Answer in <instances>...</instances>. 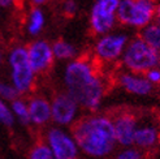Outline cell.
Returning a JSON list of instances; mask_svg holds the SVG:
<instances>
[{
	"label": "cell",
	"instance_id": "cell-20",
	"mask_svg": "<svg viewBox=\"0 0 160 159\" xmlns=\"http://www.w3.org/2000/svg\"><path fill=\"white\" fill-rule=\"evenodd\" d=\"M113 154V159H145V153L135 146L120 147Z\"/></svg>",
	"mask_w": 160,
	"mask_h": 159
},
{
	"label": "cell",
	"instance_id": "cell-5",
	"mask_svg": "<svg viewBox=\"0 0 160 159\" xmlns=\"http://www.w3.org/2000/svg\"><path fill=\"white\" fill-rule=\"evenodd\" d=\"M129 35L124 31H111L97 38L92 44L91 58L99 67L120 64L124 50L129 42Z\"/></svg>",
	"mask_w": 160,
	"mask_h": 159
},
{
	"label": "cell",
	"instance_id": "cell-3",
	"mask_svg": "<svg viewBox=\"0 0 160 159\" xmlns=\"http://www.w3.org/2000/svg\"><path fill=\"white\" fill-rule=\"evenodd\" d=\"M9 81L20 97H29L35 91L38 76L29 64L26 46L16 44L5 55Z\"/></svg>",
	"mask_w": 160,
	"mask_h": 159
},
{
	"label": "cell",
	"instance_id": "cell-28",
	"mask_svg": "<svg viewBox=\"0 0 160 159\" xmlns=\"http://www.w3.org/2000/svg\"><path fill=\"white\" fill-rule=\"evenodd\" d=\"M4 61H5V54H4V51H3L2 47H0V68L3 67Z\"/></svg>",
	"mask_w": 160,
	"mask_h": 159
},
{
	"label": "cell",
	"instance_id": "cell-12",
	"mask_svg": "<svg viewBox=\"0 0 160 159\" xmlns=\"http://www.w3.org/2000/svg\"><path fill=\"white\" fill-rule=\"evenodd\" d=\"M113 123V131L117 146H133L135 129L138 125V112L129 110L117 111L116 114L111 115Z\"/></svg>",
	"mask_w": 160,
	"mask_h": 159
},
{
	"label": "cell",
	"instance_id": "cell-19",
	"mask_svg": "<svg viewBox=\"0 0 160 159\" xmlns=\"http://www.w3.org/2000/svg\"><path fill=\"white\" fill-rule=\"evenodd\" d=\"M28 159H55L50 147L44 141H39L30 147L28 153Z\"/></svg>",
	"mask_w": 160,
	"mask_h": 159
},
{
	"label": "cell",
	"instance_id": "cell-17",
	"mask_svg": "<svg viewBox=\"0 0 160 159\" xmlns=\"http://www.w3.org/2000/svg\"><path fill=\"white\" fill-rule=\"evenodd\" d=\"M139 37L148 46L152 47L156 52L160 54V22L159 21L151 22L145 29H142Z\"/></svg>",
	"mask_w": 160,
	"mask_h": 159
},
{
	"label": "cell",
	"instance_id": "cell-1",
	"mask_svg": "<svg viewBox=\"0 0 160 159\" xmlns=\"http://www.w3.org/2000/svg\"><path fill=\"white\" fill-rule=\"evenodd\" d=\"M62 91L73 98L81 110L97 112L108 93V81L91 56H78L65 63L61 73Z\"/></svg>",
	"mask_w": 160,
	"mask_h": 159
},
{
	"label": "cell",
	"instance_id": "cell-18",
	"mask_svg": "<svg viewBox=\"0 0 160 159\" xmlns=\"http://www.w3.org/2000/svg\"><path fill=\"white\" fill-rule=\"evenodd\" d=\"M11 111L16 123H20L23 125H29V108L28 100L25 97H17L9 103Z\"/></svg>",
	"mask_w": 160,
	"mask_h": 159
},
{
	"label": "cell",
	"instance_id": "cell-11",
	"mask_svg": "<svg viewBox=\"0 0 160 159\" xmlns=\"http://www.w3.org/2000/svg\"><path fill=\"white\" fill-rule=\"evenodd\" d=\"M29 64L37 73V76L46 74L53 65V52L52 46L46 39H34L26 46Z\"/></svg>",
	"mask_w": 160,
	"mask_h": 159
},
{
	"label": "cell",
	"instance_id": "cell-2",
	"mask_svg": "<svg viewBox=\"0 0 160 159\" xmlns=\"http://www.w3.org/2000/svg\"><path fill=\"white\" fill-rule=\"evenodd\" d=\"M79 151L91 159H104L115 153L117 142L112 116L102 112H89L72 126Z\"/></svg>",
	"mask_w": 160,
	"mask_h": 159
},
{
	"label": "cell",
	"instance_id": "cell-13",
	"mask_svg": "<svg viewBox=\"0 0 160 159\" xmlns=\"http://www.w3.org/2000/svg\"><path fill=\"white\" fill-rule=\"evenodd\" d=\"M117 86L126 94L134 97H148L154 93L155 87L148 82L145 74L134 73L129 70H120L115 77Z\"/></svg>",
	"mask_w": 160,
	"mask_h": 159
},
{
	"label": "cell",
	"instance_id": "cell-21",
	"mask_svg": "<svg viewBox=\"0 0 160 159\" xmlns=\"http://www.w3.org/2000/svg\"><path fill=\"white\" fill-rule=\"evenodd\" d=\"M14 123H16V120H14L13 114L11 111L9 103L0 98V125L11 128V126L14 125Z\"/></svg>",
	"mask_w": 160,
	"mask_h": 159
},
{
	"label": "cell",
	"instance_id": "cell-15",
	"mask_svg": "<svg viewBox=\"0 0 160 159\" xmlns=\"http://www.w3.org/2000/svg\"><path fill=\"white\" fill-rule=\"evenodd\" d=\"M46 23H47V17L44 11L39 7H31L25 18V30L28 35L33 38L39 37L43 33Z\"/></svg>",
	"mask_w": 160,
	"mask_h": 159
},
{
	"label": "cell",
	"instance_id": "cell-27",
	"mask_svg": "<svg viewBox=\"0 0 160 159\" xmlns=\"http://www.w3.org/2000/svg\"><path fill=\"white\" fill-rule=\"evenodd\" d=\"M155 21L160 22V3H156V8H155Z\"/></svg>",
	"mask_w": 160,
	"mask_h": 159
},
{
	"label": "cell",
	"instance_id": "cell-22",
	"mask_svg": "<svg viewBox=\"0 0 160 159\" xmlns=\"http://www.w3.org/2000/svg\"><path fill=\"white\" fill-rule=\"evenodd\" d=\"M20 95L17 94V91L14 90L13 85L9 81H5V80H0V98L3 100L11 103L13 99H16Z\"/></svg>",
	"mask_w": 160,
	"mask_h": 159
},
{
	"label": "cell",
	"instance_id": "cell-14",
	"mask_svg": "<svg viewBox=\"0 0 160 159\" xmlns=\"http://www.w3.org/2000/svg\"><path fill=\"white\" fill-rule=\"evenodd\" d=\"M29 108V125L44 128L51 124V100L42 93H33L26 98Z\"/></svg>",
	"mask_w": 160,
	"mask_h": 159
},
{
	"label": "cell",
	"instance_id": "cell-4",
	"mask_svg": "<svg viewBox=\"0 0 160 159\" xmlns=\"http://www.w3.org/2000/svg\"><path fill=\"white\" fill-rule=\"evenodd\" d=\"M124 70L145 74L147 70L160 65V54L148 46L141 37L129 39L120 60Z\"/></svg>",
	"mask_w": 160,
	"mask_h": 159
},
{
	"label": "cell",
	"instance_id": "cell-7",
	"mask_svg": "<svg viewBox=\"0 0 160 159\" xmlns=\"http://www.w3.org/2000/svg\"><path fill=\"white\" fill-rule=\"evenodd\" d=\"M43 141L50 147L55 159H79L81 151L72 131L51 125L43 134Z\"/></svg>",
	"mask_w": 160,
	"mask_h": 159
},
{
	"label": "cell",
	"instance_id": "cell-24",
	"mask_svg": "<svg viewBox=\"0 0 160 159\" xmlns=\"http://www.w3.org/2000/svg\"><path fill=\"white\" fill-rule=\"evenodd\" d=\"M145 76L148 80V82L154 87L160 86V65L159 67H154V68H151L150 70H147V72L145 73Z\"/></svg>",
	"mask_w": 160,
	"mask_h": 159
},
{
	"label": "cell",
	"instance_id": "cell-10",
	"mask_svg": "<svg viewBox=\"0 0 160 159\" xmlns=\"http://www.w3.org/2000/svg\"><path fill=\"white\" fill-rule=\"evenodd\" d=\"M51 100V123L61 128H72L79 117L81 107L65 91H58L50 98Z\"/></svg>",
	"mask_w": 160,
	"mask_h": 159
},
{
	"label": "cell",
	"instance_id": "cell-8",
	"mask_svg": "<svg viewBox=\"0 0 160 159\" xmlns=\"http://www.w3.org/2000/svg\"><path fill=\"white\" fill-rule=\"evenodd\" d=\"M120 0H94L89 14V26L94 35L100 37L113 31L117 25Z\"/></svg>",
	"mask_w": 160,
	"mask_h": 159
},
{
	"label": "cell",
	"instance_id": "cell-26",
	"mask_svg": "<svg viewBox=\"0 0 160 159\" xmlns=\"http://www.w3.org/2000/svg\"><path fill=\"white\" fill-rule=\"evenodd\" d=\"M31 7H39V8H42L43 5H46L47 3L50 2V0H29Z\"/></svg>",
	"mask_w": 160,
	"mask_h": 159
},
{
	"label": "cell",
	"instance_id": "cell-16",
	"mask_svg": "<svg viewBox=\"0 0 160 159\" xmlns=\"http://www.w3.org/2000/svg\"><path fill=\"white\" fill-rule=\"evenodd\" d=\"M51 46H52L53 58L58 61L68 63V61L73 60L78 56L77 47L73 43L65 41V39H58V41L51 43Z\"/></svg>",
	"mask_w": 160,
	"mask_h": 159
},
{
	"label": "cell",
	"instance_id": "cell-23",
	"mask_svg": "<svg viewBox=\"0 0 160 159\" xmlns=\"http://www.w3.org/2000/svg\"><path fill=\"white\" fill-rule=\"evenodd\" d=\"M61 11L67 17H73L78 12V4L76 0H64L61 4Z\"/></svg>",
	"mask_w": 160,
	"mask_h": 159
},
{
	"label": "cell",
	"instance_id": "cell-9",
	"mask_svg": "<svg viewBox=\"0 0 160 159\" xmlns=\"http://www.w3.org/2000/svg\"><path fill=\"white\" fill-rule=\"evenodd\" d=\"M160 145V115L156 112L138 114V125L135 129L133 146L143 153L152 151Z\"/></svg>",
	"mask_w": 160,
	"mask_h": 159
},
{
	"label": "cell",
	"instance_id": "cell-25",
	"mask_svg": "<svg viewBox=\"0 0 160 159\" xmlns=\"http://www.w3.org/2000/svg\"><path fill=\"white\" fill-rule=\"evenodd\" d=\"M20 0H0V9L2 8H5V9H9V8H13L18 4Z\"/></svg>",
	"mask_w": 160,
	"mask_h": 159
},
{
	"label": "cell",
	"instance_id": "cell-6",
	"mask_svg": "<svg viewBox=\"0 0 160 159\" xmlns=\"http://www.w3.org/2000/svg\"><path fill=\"white\" fill-rule=\"evenodd\" d=\"M155 0H120L117 22L122 26L142 30L155 21Z\"/></svg>",
	"mask_w": 160,
	"mask_h": 159
}]
</instances>
